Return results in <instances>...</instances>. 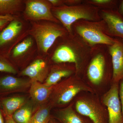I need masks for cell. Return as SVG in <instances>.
<instances>
[{"label": "cell", "mask_w": 123, "mask_h": 123, "mask_svg": "<svg viewBox=\"0 0 123 123\" xmlns=\"http://www.w3.org/2000/svg\"><path fill=\"white\" fill-rule=\"evenodd\" d=\"M33 37H28L25 38L14 47L12 52L13 58L19 61L26 55L33 47Z\"/></svg>", "instance_id": "21"}, {"label": "cell", "mask_w": 123, "mask_h": 123, "mask_svg": "<svg viewBox=\"0 0 123 123\" xmlns=\"http://www.w3.org/2000/svg\"><path fill=\"white\" fill-rule=\"evenodd\" d=\"M24 17L32 21H44L61 24L52 12V5L48 0H29L25 3Z\"/></svg>", "instance_id": "8"}, {"label": "cell", "mask_w": 123, "mask_h": 123, "mask_svg": "<svg viewBox=\"0 0 123 123\" xmlns=\"http://www.w3.org/2000/svg\"><path fill=\"white\" fill-rule=\"evenodd\" d=\"M0 72L16 74L18 70L13 65L6 60L0 58Z\"/></svg>", "instance_id": "24"}, {"label": "cell", "mask_w": 123, "mask_h": 123, "mask_svg": "<svg viewBox=\"0 0 123 123\" xmlns=\"http://www.w3.org/2000/svg\"><path fill=\"white\" fill-rule=\"evenodd\" d=\"M22 23L18 19H13L0 33V47L12 42L22 31Z\"/></svg>", "instance_id": "18"}, {"label": "cell", "mask_w": 123, "mask_h": 123, "mask_svg": "<svg viewBox=\"0 0 123 123\" xmlns=\"http://www.w3.org/2000/svg\"><path fill=\"white\" fill-rule=\"evenodd\" d=\"M3 114L4 117L5 123H17L14 120L12 116L4 114L3 113Z\"/></svg>", "instance_id": "29"}, {"label": "cell", "mask_w": 123, "mask_h": 123, "mask_svg": "<svg viewBox=\"0 0 123 123\" xmlns=\"http://www.w3.org/2000/svg\"><path fill=\"white\" fill-rule=\"evenodd\" d=\"M53 7H58L64 5V0H48Z\"/></svg>", "instance_id": "27"}, {"label": "cell", "mask_w": 123, "mask_h": 123, "mask_svg": "<svg viewBox=\"0 0 123 123\" xmlns=\"http://www.w3.org/2000/svg\"><path fill=\"white\" fill-rule=\"evenodd\" d=\"M52 110L48 102L38 108L33 113L31 123H48Z\"/></svg>", "instance_id": "20"}, {"label": "cell", "mask_w": 123, "mask_h": 123, "mask_svg": "<svg viewBox=\"0 0 123 123\" xmlns=\"http://www.w3.org/2000/svg\"><path fill=\"white\" fill-rule=\"evenodd\" d=\"M72 102L77 112L88 117L93 123H108L107 108L98 95L82 92L77 95Z\"/></svg>", "instance_id": "5"}, {"label": "cell", "mask_w": 123, "mask_h": 123, "mask_svg": "<svg viewBox=\"0 0 123 123\" xmlns=\"http://www.w3.org/2000/svg\"><path fill=\"white\" fill-rule=\"evenodd\" d=\"M100 10L86 3L70 6L64 5L58 7H52V12L55 18L68 31L72 33V26L77 21L82 20L100 21Z\"/></svg>", "instance_id": "4"}, {"label": "cell", "mask_w": 123, "mask_h": 123, "mask_svg": "<svg viewBox=\"0 0 123 123\" xmlns=\"http://www.w3.org/2000/svg\"><path fill=\"white\" fill-rule=\"evenodd\" d=\"M52 88V86H48L43 83L31 81L28 92L35 111L38 108L48 102Z\"/></svg>", "instance_id": "16"}, {"label": "cell", "mask_w": 123, "mask_h": 123, "mask_svg": "<svg viewBox=\"0 0 123 123\" xmlns=\"http://www.w3.org/2000/svg\"><path fill=\"white\" fill-rule=\"evenodd\" d=\"M35 110L30 99L12 116L14 120L17 123H31Z\"/></svg>", "instance_id": "19"}, {"label": "cell", "mask_w": 123, "mask_h": 123, "mask_svg": "<svg viewBox=\"0 0 123 123\" xmlns=\"http://www.w3.org/2000/svg\"><path fill=\"white\" fill-rule=\"evenodd\" d=\"M82 92L95 93L81 77L75 74L52 86L48 102L52 110L65 107Z\"/></svg>", "instance_id": "3"}, {"label": "cell", "mask_w": 123, "mask_h": 123, "mask_svg": "<svg viewBox=\"0 0 123 123\" xmlns=\"http://www.w3.org/2000/svg\"><path fill=\"white\" fill-rule=\"evenodd\" d=\"M52 64L49 57H37L23 68L19 75L27 77L31 81L43 83L48 76Z\"/></svg>", "instance_id": "10"}, {"label": "cell", "mask_w": 123, "mask_h": 123, "mask_svg": "<svg viewBox=\"0 0 123 123\" xmlns=\"http://www.w3.org/2000/svg\"><path fill=\"white\" fill-rule=\"evenodd\" d=\"M92 47L72 32L57 39L51 48L50 59L53 64H74L76 75L82 77L90 59Z\"/></svg>", "instance_id": "1"}, {"label": "cell", "mask_w": 123, "mask_h": 123, "mask_svg": "<svg viewBox=\"0 0 123 123\" xmlns=\"http://www.w3.org/2000/svg\"><path fill=\"white\" fill-rule=\"evenodd\" d=\"M99 13L102 20L106 23V34L123 39V18L117 10H100Z\"/></svg>", "instance_id": "11"}, {"label": "cell", "mask_w": 123, "mask_h": 123, "mask_svg": "<svg viewBox=\"0 0 123 123\" xmlns=\"http://www.w3.org/2000/svg\"><path fill=\"white\" fill-rule=\"evenodd\" d=\"M21 5L19 0H0V14L9 15L18 10Z\"/></svg>", "instance_id": "23"}, {"label": "cell", "mask_w": 123, "mask_h": 123, "mask_svg": "<svg viewBox=\"0 0 123 123\" xmlns=\"http://www.w3.org/2000/svg\"><path fill=\"white\" fill-rule=\"evenodd\" d=\"M113 67L108 46L98 44L92 47L89 61L82 78L101 97L112 84Z\"/></svg>", "instance_id": "2"}, {"label": "cell", "mask_w": 123, "mask_h": 123, "mask_svg": "<svg viewBox=\"0 0 123 123\" xmlns=\"http://www.w3.org/2000/svg\"><path fill=\"white\" fill-rule=\"evenodd\" d=\"M48 123H60L56 119L52 117L51 116V117L50 119V120L49 121Z\"/></svg>", "instance_id": "32"}, {"label": "cell", "mask_w": 123, "mask_h": 123, "mask_svg": "<svg viewBox=\"0 0 123 123\" xmlns=\"http://www.w3.org/2000/svg\"><path fill=\"white\" fill-rule=\"evenodd\" d=\"M14 18L10 15H0V30Z\"/></svg>", "instance_id": "25"}, {"label": "cell", "mask_w": 123, "mask_h": 123, "mask_svg": "<svg viewBox=\"0 0 123 123\" xmlns=\"http://www.w3.org/2000/svg\"><path fill=\"white\" fill-rule=\"evenodd\" d=\"M107 108L108 123H123V112L119 95V84H112L110 89L101 97Z\"/></svg>", "instance_id": "9"}, {"label": "cell", "mask_w": 123, "mask_h": 123, "mask_svg": "<svg viewBox=\"0 0 123 123\" xmlns=\"http://www.w3.org/2000/svg\"><path fill=\"white\" fill-rule=\"evenodd\" d=\"M119 0H84V2L91 5L100 10H117Z\"/></svg>", "instance_id": "22"}, {"label": "cell", "mask_w": 123, "mask_h": 123, "mask_svg": "<svg viewBox=\"0 0 123 123\" xmlns=\"http://www.w3.org/2000/svg\"><path fill=\"white\" fill-rule=\"evenodd\" d=\"M119 95L121 103H123V80L119 83Z\"/></svg>", "instance_id": "28"}, {"label": "cell", "mask_w": 123, "mask_h": 123, "mask_svg": "<svg viewBox=\"0 0 123 123\" xmlns=\"http://www.w3.org/2000/svg\"><path fill=\"white\" fill-rule=\"evenodd\" d=\"M117 11L123 18V0H119Z\"/></svg>", "instance_id": "30"}, {"label": "cell", "mask_w": 123, "mask_h": 123, "mask_svg": "<svg viewBox=\"0 0 123 123\" xmlns=\"http://www.w3.org/2000/svg\"><path fill=\"white\" fill-rule=\"evenodd\" d=\"M0 123H5V120L4 115L2 113V110L0 106Z\"/></svg>", "instance_id": "31"}, {"label": "cell", "mask_w": 123, "mask_h": 123, "mask_svg": "<svg viewBox=\"0 0 123 123\" xmlns=\"http://www.w3.org/2000/svg\"><path fill=\"white\" fill-rule=\"evenodd\" d=\"M30 99L24 95H16L1 98L0 101L2 112L4 114L12 116Z\"/></svg>", "instance_id": "17"}, {"label": "cell", "mask_w": 123, "mask_h": 123, "mask_svg": "<svg viewBox=\"0 0 123 123\" xmlns=\"http://www.w3.org/2000/svg\"><path fill=\"white\" fill-rule=\"evenodd\" d=\"M31 84V80L28 78L4 76L0 78V95L28 92Z\"/></svg>", "instance_id": "13"}, {"label": "cell", "mask_w": 123, "mask_h": 123, "mask_svg": "<svg viewBox=\"0 0 123 123\" xmlns=\"http://www.w3.org/2000/svg\"><path fill=\"white\" fill-rule=\"evenodd\" d=\"M84 0H65L64 4L68 6L78 5L83 3Z\"/></svg>", "instance_id": "26"}, {"label": "cell", "mask_w": 123, "mask_h": 123, "mask_svg": "<svg viewBox=\"0 0 123 123\" xmlns=\"http://www.w3.org/2000/svg\"><path fill=\"white\" fill-rule=\"evenodd\" d=\"M76 74L74 64L69 63H52L50 72L43 84L48 86H53L63 80Z\"/></svg>", "instance_id": "14"}, {"label": "cell", "mask_w": 123, "mask_h": 123, "mask_svg": "<svg viewBox=\"0 0 123 123\" xmlns=\"http://www.w3.org/2000/svg\"><path fill=\"white\" fill-rule=\"evenodd\" d=\"M114 43L108 46L113 67L112 84L123 80V39L114 38Z\"/></svg>", "instance_id": "12"}, {"label": "cell", "mask_w": 123, "mask_h": 123, "mask_svg": "<svg viewBox=\"0 0 123 123\" xmlns=\"http://www.w3.org/2000/svg\"><path fill=\"white\" fill-rule=\"evenodd\" d=\"M105 21L82 20L77 21L72 26V31L81 37L91 47L104 44L111 46L114 43V38L106 34Z\"/></svg>", "instance_id": "6"}, {"label": "cell", "mask_w": 123, "mask_h": 123, "mask_svg": "<svg viewBox=\"0 0 123 123\" xmlns=\"http://www.w3.org/2000/svg\"><path fill=\"white\" fill-rule=\"evenodd\" d=\"M53 110L52 116L60 123H93L88 117L77 112L72 102L65 107Z\"/></svg>", "instance_id": "15"}, {"label": "cell", "mask_w": 123, "mask_h": 123, "mask_svg": "<svg viewBox=\"0 0 123 123\" xmlns=\"http://www.w3.org/2000/svg\"><path fill=\"white\" fill-rule=\"evenodd\" d=\"M30 34L35 40L38 49L46 54L57 39L69 33L61 24L48 21L33 23Z\"/></svg>", "instance_id": "7"}, {"label": "cell", "mask_w": 123, "mask_h": 123, "mask_svg": "<svg viewBox=\"0 0 123 123\" xmlns=\"http://www.w3.org/2000/svg\"><path fill=\"white\" fill-rule=\"evenodd\" d=\"M121 104H122V109H123V103H121Z\"/></svg>", "instance_id": "33"}]
</instances>
